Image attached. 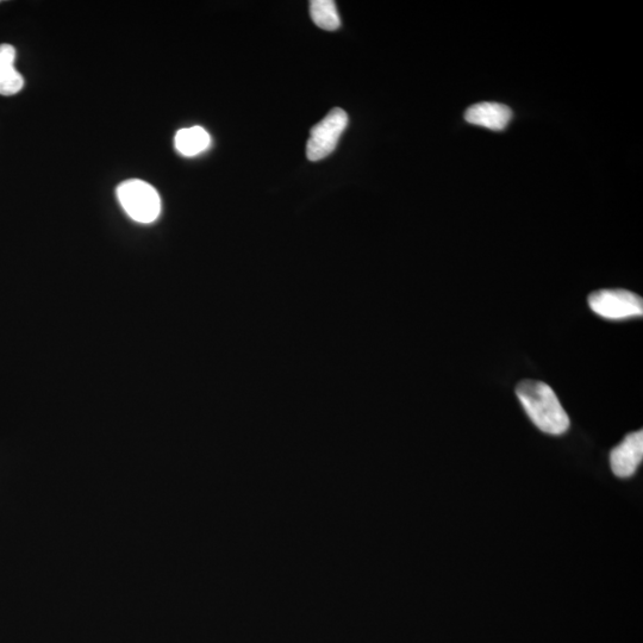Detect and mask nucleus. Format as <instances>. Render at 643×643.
Listing matches in <instances>:
<instances>
[{
    "label": "nucleus",
    "instance_id": "obj_1",
    "mask_svg": "<svg viewBox=\"0 0 643 643\" xmlns=\"http://www.w3.org/2000/svg\"><path fill=\"white\" fill-rule=\"evenodd\" d=\"M516 395L541 432L558 436L570 429V417L551 386L538 380H523L516 387Z\"/></svg>",
    "mask_w": 643,
    "mask_h": 643
},
{
    "label": "nucleus",
    "instance_id": "obj_6",
    "mask_svg": "<svg viewBox=\"0 0 643 643\" xmlns=\"http://www.w3.org/2000/svg\"><path fill=\"white\" fill-rule=\"evenodd\" d=\"M465 120L473 126L502 131L513 120V111L507 105L484 102L468 108L465 112Z\"/></svg>",
    "mask_w": 643,
    "mask_h": 643
},
{
    "label": "nucleus",
    "instance_id": "obj_2",
    "mask_svg": "<svg viewBox=\"0 0 643 643\" xmlns=\"http://www.w3.org/2000/svg\"><path fill=\"white\" fill-rule=\"evenodd\" d=\"M117 197L130 218L139 223H152L159 217L161 201L152 185L139 179L124 181L117 187Z\"/></svg>",
    "mask_w": 643,
    "mask_h": 643
},
{
    "label": "nucleus",
    "instance_id": "obj_4",
    "mask_svg": "<svg viewBox=\"0 0 643 643\" xmlns=\"http://www.w3.org/2000/svg\"><path fill=\"white\" fill-rule=\"evenodd\" d=\"M348 126V116L342 109L329 112L323 120L311 129L307 145V156L310 161H320L335 151L343 131Z\"/></svg>",
    "mask_w": 643,
    "mask_h": 643
},
{
    "label": "nucleus",
    "instance_id": "obj_8",
    "mask_svg": "<svg viewBox=\"0 0 643 643\" xmlns=\"http://www.w3.org/2000/svg\"><path fill=\"white\" fill-rule=\"evenodd\" d=\"M312 21L321 29L334 31L341 26L339 12L333 0H314L310 3Z\"/></svg>",
    "mask_w": 643,
    "mask_h": 643
},
{
    "label": "nucleus",
    "instance_id": "obj_10",
    "mask_svg": "<svg viewBox=\"0 0 643 643\" xmlns=\"http://www.w3.org/2000/svg\"><path fill=\"white\" fill-rule=\"evenodd\" d=\"M16 49L11 45H0V70L15 67Z\"/></svg>",
    "mask_w": 643,
    "mask_h": 643
},
{
    "label": "nucleus",
    "instance_id": "obj_7",
    "mask_svg": "<svg viewBox=\"0 0 643 643\" xmlns=\"http://www.w3.org/2000/svg\"><path fill=\"white\" fill-rule=\"evenodd\" d=\"M210 135L202 127L185 128L178 131L174 143L177 151L187 158L203 153L210 146Z\"/></svg>",
    "mask_w": 643,
    "mask_h": 643
},
{
    "label": "nucleus",
    "instance_id": "obj_3",
    "mask_svg": "<svg viewBox=\"0 0 643 643\" xmlns=\"http://www.w3.org/2000/svg\"><path fill=\"white\" fill-rule=\"evenodd\" d=\"M590 308L607 320H627L643 315V301L639 295L627 290H599L589 296Z\"/></svg>",
    "mask_w": 643,
    "mask_h": 643
},
{
    "label": "nucleus",
    "instance_id": "obj_5",
    "mask_svg": "<svg viewBox=\"0 0 643 643\" xmlns=\"http://www.w3.org/2000/svg\"><path fill=\"white\" fill-rule=\"evenodd\" d=\"M643 459V432H635L624 438L610 454V466L618 478H629L638 471Z\"/></svg>",
    "mask_w": 643,
    "mask_h": 643
},
{
    "label": "nucleus",
    "instance_id": "obj_9",
    "mask_svg": "<svg viewBox=\"0 0 643 643\" xmlns=\"http://www.w3.org/2000/svg\"><path fill=\"white\" fill-rule=\"evenodd\" d=\"M24 87V79L15 67L0 70V95H17Z\"/></svg>",
    "mask_w": 643,
    "mask_h": 643
}]
</instances>
